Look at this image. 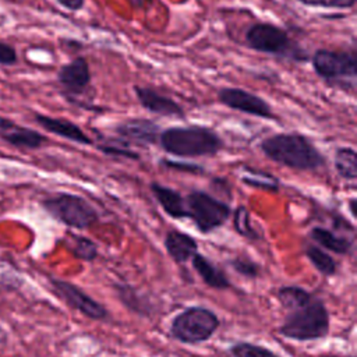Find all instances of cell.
<instances>
[{"label":"cell","mask_w":357,"mask_h":357,"mask_svg":"<svg viewBox=\"0 0 357 357\" xmlns=\"http://www.w3.org/2000/svg\"><path fill=\"white\" fill-rule=\"evenodd\" d=\"M259 149L272 162L293 170H317L326 162L314 142L298 132L273 134L259 142Z\"/></svg>","instance_id":"1"},{"label":"cell","mask_w":357,"mask_h":357,"mask_svg":"<svg viewBox=\"0 0 357 357\" xmlns=\"http://www.w3.org/2000/svg\"><path fill=\"white\" fill-rule=\"evenodd\" d=\"M158 142L166 153L178 158L213 156L223 148V139L213 128L198 124L169 127L160 131Z\"/></svg>","instance_id":"2"},{"label":"cell","mask_w":357,"mask_h":357,"mask_svg":"<svg viewBox=\"0 0 357 357\" xmlns=\"http://www.w3.org/2000/svg\"><path fill=\"white\" fill-rule=\"evenodd\" d=\"M331 331V315L324 300L312 297L307 304L287 311L278 332L294 342H312L324 339Z\"/></svg>","instance_id":"3"},{"label":"cell","mask_w":357,"mask_h":357,"mask_svg":"<svg viewBox=\"0 0 357 357\" xmlns=\"http://www.w3.org/2000/svg\"><path fill=\"white\" fill-rule=\"evenodd\" d=\"M219 328L220 318L213 310L204 305H190L172 318L169 335L181 344L197 346L211 340Z\"/></svg>","instance_id":"4"},{"label":"cell","mask_w":357,"mask_h":357,"mask_svg":"<svg viewBox=\"0 0 357 357\" xmlns=\"http://www.w3.org/2000/svg\"><path fill=\"white\" fill-rule=\"evenodd\" d=\"M245 45L259 53L272 54L280 59L304 61L305 52L290 38L286 29L271 22H257L245 31Z\"/></svg>","instance_id":"5"},{"label":"cell","mask_w":357,"mask_h":357,"mask_svg":"<svg viewBox=\"0 0 357 357\" xmlns=\"http://www.w3.org/2000/svg\"><path fill=\"white\" fill-rule=\"evenodd\" d=\"M311 61L315 74L328 85L343 91L356 89L357 56L354 50L318 49L314 52Z\"/></svg>","instance_id":"6"},{"label":"cell","mask_w":357,"mask_h":357,"mask_svg":"<svg viewBox=\"0 0 357 357\" xmlns=\"http://www.w3.org/2000/svg\"><path fill=\"white\" fill-rule=\"evenodd\" d=\"M42 208L57 222L85 230L99 220V213L84 197L71 192H56L42 199Z\"/></svg>","instance_id":"7"},{"label":"cell","mask_w":357,"mask_h":357,"mask_svg":"<svg viewBox=\"0 0 357 357\" xmlns=\"http://www.w3.org/2000/svg\"><path fill=\"white\" fill-rule=\"evenodd\" d=\"M187 218L192 220L197 230L209 234L222 227L231 215V208L225 201L202 190H192L185 197Z\"/></svg>","instance_id":"8"},{"label":"cell","mask_w":357,"mask_h":357,"mask_svg":"<svg viewBox=\"0 0 357 357\" xmlns=\"http://www.w3.org/2000/svg\"><path fill=\"white\" fill-rule=\"evenodd\" d=\"M49 286L52 293L57 296L66 305L86 317L88 319L96 322L110 321L109 310L92 296L85 293L79 286L53 276L49 278Z\"/></svg>","instance_id":"9"},{"label":"cell","mask_w":357,"mask_h":357,"mask_svg":"<svg viewBox=\"0 0 357 357\" xmlns=\"http://www.w3.org/2000/svg\"><path fill=\"white\" fill-rule=\"evenodd\" d=\"M218 99L222 105H225L229 109L266 120L276 119L272 106L259 95H255L247 89L222 88L218 92Z\"/></svg>","instance_id":"10"},{"label":"cell","mask_w":357,"mask_h":357,"mask_svg":"<svg viewBox=\"0 0 357 357\" xmlns=\"http://www.w3.org/2000/svg\"><path fill=\"white\" fill-rule=\"evenodd\" d=\"M116 138L128 146L148 148L158 142L159 139V126L145 117H130L119 121L113 127Z\"/></svg>","instance_id":"11"},{"label":"cell","mask_w":357,"mask_h":357,"mask_svg":"<svg viewBox=\"0 0 357 357\" xmlns=\"http://www.w3.org/2000/svg\"><path fill=\"white\" fill-rule=\"evenodd\" d=\"M89 64L84 57H75L64 64L57 73V81L63 86L66 95L78 96L91 85Z\"/></svg>","instance_id":"12"},{"label":"cell","mask_w":357,"mask_h":357,"mask_svg":"<svg viewBox=\"0 0 357 357\" xmlns=\"http://www.w3.org/2000/svg\"><path fill=\"white\" fill-rule=\"evenodd\" d=\"M113 289L117 300L131 314H135L139 318H152L156 314V304L145 293H142L132 284L119 282L113 284Z\"/></svg>","instance_id":"13"},{"label":"cell","mask_w":357,"mask_h":357,"mask_svg":"<svg viewBox=\"0 0 357 357\" xmlns=\"http://www.w3.org/2000/svg\"><path fill=\"white\" fill-rule=\"evenodd\" d=\"M134 92L139 105L149 113L165 117H184L185 114L180 103H177L172 98L163 96L152 88L135 85Z\"/></svg>","instance_id":"14"},{"label":"cell","mask_w":357,"mask_h":357,"mask_svg":"<svg viewBox=\"0 0 357 357\" xmlns=\"http://www.w3.org/2000/svg\"><path fill=\"white\" fill-rule=\"evenodd\" d=\"M35 121L46 131H49L57 137L66 138L71 142H75L79 145H92L93 144L92 139L82 131V128L70 120L50 117L46 114L36 113Z\"/></svg>","instance_id":"15"},{"label":"cell","mask_w":357,"mask_h":357,"mask_svg":"<svg viewBox=\"0 0 357 357\" xmlns=\"http://www.w3.org/2000/svg\"><path fill=\"white\" fill-rule=\"evenodd\" d=\"M163 247L167 255L177 264L184 265L198 252L197 240L180 230H169L163 238Z\"/></svg>","instance_id":"16"},{"label":"cell","mask_w":357,"mask_h":357,"mask_svg":"<svg viewBox=\"0 0 357 357\" xmlns=\"http://www.w3.org/2000/svg\"><path fill=\"white\" fill-rule=\"evenodd\" d=\"M151 191L153 198L167 216L177 220L187 218L185 199L177 190L153 181L151 183Z\"/></svg>","instance_id":"17"},{"label":"cell","mask_w":357,"mask_h":357,"mask_svg":"<svg viewBox=\"0 0 357 357\" xmlns=\"http://www.w3.org/2000/svg\"><path fill=\"white\" fill-rule=\"evenodd\" d=\"M191 265L192 269L198 273L201 280L211 289L215 290H226L231 287V283L225 273L218 265H215L209 258H206L204 254L197 252L191 258Z\"/></svg>","instance_id":"18"},{"label":"cell","mask_w":357,"mask_h":357,"mask_svg":"<svg viewBox=\"0 0 357 357\" xmlns=\"http://www.w3.org/2000/svg\"><path fill=\"white\" fill-rule=\"evenodd\" d=\"M310 238L315 244H318V247L335 252L337 255H350L354 248L353 238L336 234L335 231L321 226H314L310 230Z\"/></svg>","instance_id":"19"},{"label":"cell","mask_w":357,"mask_h":357,"mask_svg":"<svg viewBox=\"0 0 357 357\" xmlns=\"http://www.w3.org/2000/svg\"><path fill=\"white\" fill-rule=\"evenodd\" d=\"M1 139L6 141L8 145L21 151L39 149L47 142V138L39 131L18 126V124H14L7 132H4L1 135Z\"/></svg>","instance_id":"20"},{"label":"cell","mask_w":357,"mask_h":357,"mask_svg":"<svg viewBox=\"0 0 357 357\" xmlns=\"http://www.w3.org/2000/svg\"><path fill=\"white\" fill-rule=\"evenodd\" d=\"M304 255L314 266V269L324 278H332L339 271V262L331 257L324 248L315 244H307L304 247Z\"/></svg>","instance_id":"21"},{"label":"cell","mask_w":357,"mask_h":357,"mask_svg":"<svg viewBox=\"0 0 357 357\" xmlns=\"http://www.w3.org/2000/svg\"><path fill=\"white\" fill-rule=\"evenodd\" d=\"M240 180L245 185L269 191V192H278L280 188V181L276 176L271 174L269 172L250 167V166H243L240 173Z\"/></svg>","instance_id":"22"},{"label":"cell","mask_w":357,"mask_h":357,"mask_svg":"<svg viewBox=\"0 0 357 357\" xmlns=\"http://www.w3.org/2000/svg\"><path fill=\"white\" fill-rule=\"evenodd\" d=\"M315 294L307 290L305 287L297 286V284H286L280 286L276 290V298L279 304L286 310L291 311L296 310L304 304H307Z\"/></svg>","instance_id":"23"},{"label":"cell","mask_w":357,"mask_h":357,"mask_svg":"<svg viewBox=\"0 0 357 357\" xmlns=\"http://www.w3.org/2000/svg\"><path fill=\"white\" fill-rule=\"evenodd\" d=\"M335 169L344 180L357 178V152L353 146H339L333 155Z\"/></svg>","instance_id":"24"},{"label":"cell","mask_w":357,"mask_h":357,"mask_svg":"<svg viewBox=\"0 0 357 357\" xmlns=\"http://www.w3.org/2000/svg\"><path fill=\"white\" fill-rule=\"evenodd\" d=\"M233 213V229L236 233L250 241H257L261 238L259 231L252 226L250 211L244 205H238Z\"/></svg>","instance_id":"25"},{"label":"cell","mask_w":357,"mask_h":357,"mask_svg":"<svg viewBox=\"0 0 357 357\" xmlns=\"http://www.w3.org/2000/svg\"><path fill=\"white\" fill-rule=\"evenodd\" d=\"M71 254L84 262H93L99 257V248L98 244L84 236L71 234V244H70Z\"/></svg>","instance_id":"26"},{"label":"cell","mask_w":357,"mask_h":357,"mask_svg":"<svg viewBox=\"0 0 357 357\" xmlns=\"http://www.w3.org/2000/svg\"><path fill=\"white\" fill-rule=\"evenodd\" d=\"M230 357H280L278 353L258 343L234 342L227 347Z\"/></svg>","instance_id":"27"},{"label":"cell","mask_w":357,"mask_h":357,"mask_svg":"<svg viewBox=\"0 0 357 357\" xmlns=\"http://www.w3.org/2000/svg\"><path fill=\"white\" fill-rule=\"evenodd\" d=\"M98 149L112 158H124V159H132V160L139 159V155L137 152H134L128 145L119 141L117 138L103 139V142L98 144Z\"/></svg>","instance_id":"28"},{"label":"cell","mask_w":357,"mask_h":357,"mask_svg":"<svg viewBox=\"0 0 357 357\" xmlns=\"http://www.w3.org/2000/svg\"><path fill=\"white\" fill-rule=\"evenodd\" d=\"M227 264L237 275L245 279H257L262 273L261 265L248 257H234L229 259Z\"/></svg>","instance_id":"29"},{"label":"cell","mask_w":357,"mask_h":357,"mask_svg":"<svg viewBox=\"0 0 357 357\" xmlns=\"http://www.w3.org/2000/svg\"><path fill=\"white\" fill-rule=\"evenodd\" d=\"M297 1L308 7H322V8H333V10L353 8L356 4V0H297Z\"/></svg>","instance_id":"30"},{"label":"cell","mask_w":357,"mask_h":357,"mask_svg":"<svg viewBox=\"0 0 357 357\" xmlns=\"http://www.w3.org/2000/svg\"><path fill=\"white\" fill-rule=\"evenodd\" d=\"M160 163L165 167L185 172V173H191V174H199V173L204 172V167L201 165L190 163V162H174V160H170V159H162Z\"/></svg>","instance_id":"31"},{"label":"cell","mask_w":357,"mask_h":357,"mask_svg":"<svg viewBox=\"0 0 357 357\" xmlns=\"http://www.w3.org/2000/svg\"><path fill=\"white\" fill-rule=\"evenodd\" d=\"M17 61L18 57L15 49L6 42H0V66H14Z\"/></svg>","instance_id":"32"},{"label":"cell","mask_w":357,"mask_h":357,"mask_svg":"<svg viewBox=\"0 0 357 357\" xmlns=\"http://www.w3.org/2000/svg\"><path fill=\"white\" fill-rule=\"evenodd\" d=\"M61 7L70 10V11H78L84 7L85 0H56Z\"/></svg>","instance_id":"33"},{"label":"cell","mask_w":357,"mask_h":357,"mask_svg":"<svg viewBox=\"0 0 357 357\" xmlns=\"http://www.w3.org/2000/svg\"><path fill=\"white\" fill-rule=\"evenodd\" d=\"M14 124H15V123H14L13 120L0 116V137H1L4 132H7Z\"/></svg>","instance_id":"34"},{"label":"cell","mask_w":357,"mask_h":357,"mask_svg":"<svg viewBox=\"0 0 357 357\" xmlns=\"http://www.w3.org/2000/svg\"><path fill=\"white\" fill-rule=\"evenodd\" d=\"M349 208H350V212H351V215L353 216H356V198H351L350 199V202H349Z\"/></svg>","instance_id":"35"},{"label":"cell","mask_w":357,"mask_h":357,"mask_svg":"<svg viewBox=\"0 0 357 357\" xmlns=\"http://www.w3.org/2000/svg\"><path fill=\"white\" fill-rule=\"evenodd\" d=\"M314 357H356V356H340V354H321V356H314Z\"/></svg>","instance_id":"36"},{"label":"cell","mask_w":357,"mask_h":357,"mask_svg":"<svg viewBox=\"0 0 357 357\" xmlns=\"http://www.w3.org/2000/svg\"><path fill=\"white\" fill-rule=\"evenodd\" d=\"M134 1H135L137 6H141V4H142V0H134Z\"/></svg>","instance_id":"37"}]
</instances>
